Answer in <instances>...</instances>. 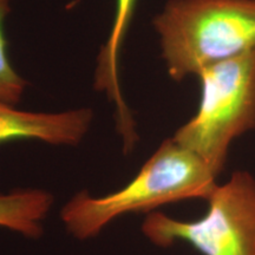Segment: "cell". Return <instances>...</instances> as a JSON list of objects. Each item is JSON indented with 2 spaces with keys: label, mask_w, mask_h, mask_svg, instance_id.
<instances>
[{
  "label": "cell",
  "mask_w": 255,
  "mask_h": 255,
  "mask_svg": "<svg viewBox=\"0 0 255 255\" xmlns=\"http://www.w3.org/2000/svg\"><path fill=\"white\" fill-rule=\"evenodd\" d=\"M218 176L195 152L165 139L128 186L107 196L81 191L64 206L60 219L69 233L85 240L128 213L150 212L178 201L208 200Z\"/></svg>",
  "instance_id": "cell-1"
},
{
  "label": "cell",
  "mask_w": 255,
  "mask_h": 255,
  "mask_svg": "<svg viewBox=\"0 0 255 255\" xmlns=\"http://www.w3.org/2000/svg\"><path fill=\"white\" fill-rule=\"evenodd\" d=\"M208 210L195 221H181L163 213L146 216L142 232L158 247L183 241L203 255H255V177L234 171L215 187Z\"/></svg>",
  "instance_id": "cell-4"
},
{
  "label": "cell",
  "mask_w": 255,
  "mask_h": 255,
  "mask_svg": "<svg viewBox=\"0 0 255 255\" xmlns=\"http://www.w3.org/2000/svg\"><path fill=\"white\" fill-rule=\"evenodd\" d=\"M52 203V195L41 189H15L0 194V227L27 238H38Z\"/></svg>",
  "instance_id": "cell-7"
},
{
  "label": "cell",
  "mask_w": 255,
  "mask_h": 255,
  "mask_svg": "<svg viewBox=\"0 0 255 255\" xmlns=\"http://www.w3.org/2000/svg\"><path fill=\"white\" fill-rule=\"evenodd\" d=\"M9 1L11 0H0V101L14 105L20 101L26 88V82L18 75L9 62L2 34V21L11 8Z\"/></svg>",
  "instance_id": "cell-8"
},
{
  "label": "cell",
  "mask_w": 255,
  "mask_h": 255,
  "mask_svg": "<svg viewBox=\"0 0 255 255\" xmlns=\"http://www.w3.org/2000/svg\"><path fill=\"white\" fill-rule=\"evenodd\" d=\"M94 113L88 108L64 113H30L0 101V143L19 138L76 145L87 135Z\"/></svg>",
  "instance_id": "cell-5"
},
{
  "label": "cell",
  "mask_w": 255,
  "mask_h": 255,
  "mask_svg": "<svg viewBox=\"0 0 255 255\" xmlns=\"http://www.w3.org/2000/svg\"><path fill=\"white\" fill-rule=\"evenodd\" d=\"M136 0H117L113 27L105 45L102 47L96 70L95 85L98 90L105 91L116 105L117 124L122 136L135 132V124L123 100L119 81V59L123 39L132 18Z\"/></svg>",
  "instance_id": "cell-6"
},
{
  "label": "cell",
  "mask_w": 255,
  "mask_h": 255,
  "mask_svg": "<svg viewBox=\"0 0 255 255\" xmlns=\"http://www.w3.org/2000/svg\"><path fill=\"white\" fill-rule=\"evenodd\" d=\"M174 81L255 49V0H169L154 19Z\"/></svg>",
  "instance_id": "cell-2"
},
{
  "label": "cell",
  "mask_w": 255,
  "mask_h": 255,
  "mask_svg": "<svg viewBox=\"0 0 255 255\" xmlns=\"http://www.w3.org/2000/svg\"><path fill=\"white\" fill-rule=\"evenodd\" d=\"M197 77L199 109L173 138L220 175L233 141L255 129V49L208 66Z\"/></svg>",
  "instance_id": "cell-3"
}]
</instances>
